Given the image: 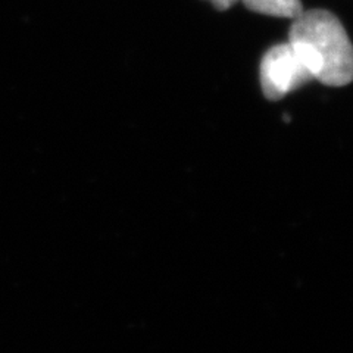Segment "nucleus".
<instances>
[{
  "label": "nucleus",
  "mask_w": 353,
  "mask_h": 353,
  "mask_svg": "<svg viewBox=\"0 0 353 353\" xmlns=\"http://www.w3.org/2000/svg\"><path fill=\"white\" fill-rule=\"evenodd\" d=\"M289 44L314 80L324 85H347L353 79V48L339 18L324 9H311L294 19Z\"/></svg>",
  "instance_id": "obj_1"
},
{
  "label": "nucleus",
  "mask_w": 353,
  "mask_h": 353,
  "mask_svg": "<svg viewBox=\"0 0 353 353\" xmlns=\"http://www.w3.org/2000/svg\"><path fill=\"white\" fill-rule=\"evenodd\" d=\"M312 80V74L289 43L277 44L263 54L261 87L268 101H280Z\"/></svg>",
  "instance_id": "obj_2"
},
{
  "label": "nucleus",
  "mask_w": 353,
  "mask_h": 353,
  "mask_svg": "<svg viewBox=\"0 0 353 353\" xmlns=\"http://www.w3.org/2000/svg\"><path fill=\"white\" fill-rule=\"evenodd\" d=\"M243 5L252 12L296 19L303 12L301 0H241Z\"/></svg>",
  "instance_id": "obj_3"
},
{
  "label": "nucleus",
  "mask_w": 353,
  "mask_h": 353,
  "mask_svg": "<svg viewBox=\"0 0 353 353\" xmlns=\"http://www.w3.org/2000/svg\"><path fill=\"white\" fill-rule=\"evenodd\" d=\"M212 2H214L216 9L227 10V9H230L231 6H233L234 3H237L239 0H212Z\"/></svg>",
  "instance_id": "obj_4"
}]
</instances>
